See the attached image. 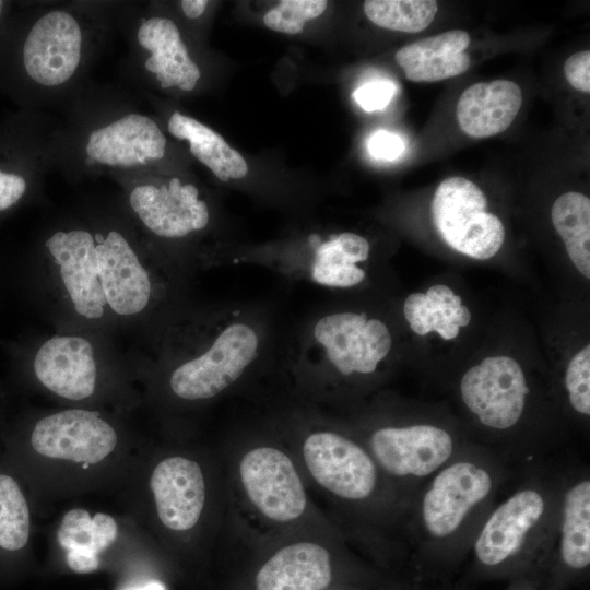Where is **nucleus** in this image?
Instances as JSON below:
<instances>
[{
    "mask_svg": "<svg viewBox=\"0 0 590 590\" xmlns=\"http://www.w3.org/2000/svg\"><path fill=\"white\" fill-rule=\"evenodd\" d=\"M288 328L262 302H233L196 317L167 346L172 392L185 401L209 400L257 369L283 364Z\"/></svg>",
    "mask_w": 590,
    "mask_h": 590,
    "instance_id": "1",
    "label": "nucleus"
},
{
    "mask_svg": "<svg viewBox=\"0 0 590 590\" xmlns=\"http://www.w3.org/2000/svg\"><path fill=\"white\" fill-rule=\"evenodd\" d=\"M392 346V334L381 319L322 304L288 328L282 365L303 376H368Z\"/></svg>",
    "mask_w": 590,
    "mask_h": 590,
    "instance_id": "2",
    "label": "nucleus"
},
{
    "mask_svg": "<svg viewBox=\"0 0 590 590\" xmlns=\"http://www.w3.org/2000/svg\"><path fill=\"white\" fill-rule=\"evenodd\" d=\"M300 246L232 251L223 263H253L284 280L304 282L329 290H349L367 279L361 263L370 257L369 241L353 232H310Z\"/></svg>",
    "mask_w": 590,
    "mask_h": 590,
    "instance_id": "3",
    "label": "nucleus"
},
{
    "mask_svg": "<svg viewBox=\"0 0 590 590\" xmlns=\"http://www.w3.org/2000/svg\"><path fill=\"white\" fill-rule=\"evenodd\" d=\"M482 189L463 177H449L435 190L433 222L452 249L479 260L494 257L505 240L500 219L486 211Z\"/></svg>",
    "mask_w": 590,
    "mask_h": 590,
    "instance_id": "4",
    "label": "nucleus"
},
{
    "mask_svg": "<svg viewBox=\"0 0 590 590\" xmlns=\"http://www.w3.org/2000/svg\"><path fill=\"white\" fill-rule=\"evenodd\" d=\"M467 408L491 428L507 429L520 420L530 392L519 363L489 356L471 367L460 382Z\"/></svg>",
    "mask_w": 590,
    "mask_h": 590,
    "instance_id": "5",
    "label": "nucleus"
},
{
    "mask_svg": "<svg viewBox=\"0 0 590 590\" xmlns=\"http://www.w3.org/2000/svg\"><path fill=\"white\" fill-rule=\"evenodd\" d=\"M115 428L96 412L62 410L38 420L31 446L39 456L80 464L105 460L117 447Z\"/></svg>",
    "mask_w": 590,
    "mask_h": 590,
    "instance_id": "6",
    "label": "nucleus"
},
{
    "mask_svg": "<svg viewBox=\"0 0 590 590\" xmlns=\"http://www.w3.org/2000/svg\"><path fill=\"white\" fill-rule=\"evenodd\" d=\"M306 465L314 479L346 499L368 497L377 480L373 459L356 442L332 430H317L303 445Z\"/></svg>",
    "mask_w": 590,
    "mask_h": 590,
    "instance_id": "7",
    "label": "nucleus"
},
{
    "mask_svg": "<svg viewBox=\"0 0 590 590\" xmlns=\"http://www.w3.org/2000/svg\"><path fill=\"white\" fill-rule=\"evenodd\" d=\"M492 487L491 474L472 461H457L442 468L422 500L424 529L435 539L452 535L470 511L488 496Z\"/></svg>",
    "mask_w": 590,
    "mask_h": 590,
    "instance_id": "8",
    "label": "nucleus"
},
{
    "mask_svg": "<svg viewBox=\"0 0 590 590\" xmlns=\"http://www.w3.org/2000/svg\"><path fill=\"white\" fill-rule=\"evenodd\" d=\"M239 474L249 499L266 517L285 522L304 512V486L292 460L281 450L251 449L240 461Z\"/></svg>",
    "mask_w": 590,
    "mask_h": 590,
    "instance_id": "9",
    "label": "nucleus"
},
{
    "mask_svg": "<svg viewBox=\"0 0 590 590\" xmlns=\"http://www.w3.org/2000/svg\"><path fill=\"white\" fill-rule=\"evenodd\" d=\"M97 276L106 307L119 316L145 310L157 287L129 241L117 231L94 235Z\"/></svg>",
    "mask_w": 590,
    "mask_h": 590,
    "instance_id": "10",
    "label": "nucleus"
},
{
    "mask_svg": "<svg viewBox=\"0 0 590 590\" xmlns=\"http://www.w3.org/2000/svg\"><path fill=\"white\" fill-rule=\"evenodd\" d=\"M82 31L68 12L50 11L31 27L23 45L27 75L43 86L67 82L81 61Z\"/></svg>",
    "mask_w": 590,
    "mask_h": 590,
    "instance_id": "11",
    "label": "nucleus"
},
{
    "mask_svg": "<svg viewBox=\"0 0 590 590\" xmlns=\"http://www.w3.org/2000/svg\"><path fill=\"white\" fill-rule=\"evenodd\" d=\"M129 203L144 226L165 239H182L204 231L210 224L208 203L194 185H182L177 177L167 185H140Z\"/></svg>",
    "mask_w": 590,
    "mask_h": 590,
    "instance_id": "12",
    "label": "nucleus"
},
{
    "mask_svg": "<svg viewBox=\"0 0 590 590\" xmlns=\"http://www.w3.org/2000/svg\"><path fill=\"white\" fill-rule=\"evenodd\" d=\"M371 451L379 464L394 476H426L453 452L450 434L433 425L382 427L370 437Z\"/></svg>",
    "mask_w": 590,
    "mask_h": 590,
    "instance_id": "13",
    "label": "nucleus"
},
{
    "mask_svg": "<svg viewBox=\"0 0 590 590\" xmlns=\"http://www.w3.org/2000/svg\"><path fill=\"white\" fill-rule=\"evenodd\" d=\"M545 511L543 495L521 489L500 504L482 527L475 543L477 563L486 569L504 567L522 548Z\"/></svg>",
    "mask_w": 590,
    "mask_h": 590,
    "instance_id": "14",
    "label": "nucleus"
},
{
    "mask_svg": "<svg viewBox=\"0 0 590 590\" xmlns=\"http://www.w3.org/2000/svg\"><path fill=\"white\" fill-rule=\"evenodd\" d=\"M46 246L75 312L88 320L102 318L106 304L98 283L94 235L86 229L58 231Z\"/></svg>",
    "mask_w": 590,
    "mask_h": 590,
    "instance_id": "15",
    "label": "nucleus"
},
{
    "mask_svg": "<svg viewBox=\"0 0 590 590\" xmlns=\"http://www.w3.org/2000/svg\"><path fill=\"white\" fill-rule=\"evenodd\" d=\"M33 369L39 382L68 400H84L94 393L97 364L92 343L79 335H54L37 350Z\"/></svg>",
    "mask_w": 590,
    "mask_h": 590,
    "instance_id": "16",
    "label": "nucleus"
},
{
    "mask_svg": "<svg viewBox=\"0 0 590 590\" xmlns=\"http://www.w3.org/2000/svg\"><path fill=\"white\" fill-rule=\"evenodd\" d=\"M150 486L166 528L187 531L196 526L205 500L204 477L196 461L180 456L163 459L151 474Z\"/></svg>",
    "mask_w": 590,
    "mask_h": 590,
    "instance_id": "17",
    "label": "nucleus"
},
{
    "mask_svg": "<svg viewBox=\"0 0 590 590\" xmlns=\"http://www.w3.org/2000/svg\"><path fill=\"white\" fill-rule=\"evenodd\" d=\"M333 579L329 552L312 542L290 544L257 571L255 590H327Z\"/></svg>",
    "mask_w": 590,
    "mask_h": 590,
    "instance_id": "18",
    "label": "nucleus"
},
{
    "mask_svg": "<svg viewBox=\"0 0 590 590\" xmlns=\"http://www.w3.org/2000/svg\"><path fill=\"white\" fill-rule=\"evenodd\" d=\"M521 104V90L512 81L475 83L462 92L457 104V119L468 135L488 138L512 123Z\"/></svg>",
    "mask_w": 590,
    "mask_h": 590,
    "instance_id": "19",
    "label": "nucleus"
},
{
    "mask_svg": "<svg viewBox=\"0 0 590 590\" xmlns=\"http://www.w3.org/2000/svg\"><path fill=\"white\" fill-rule=\"evenodd\" d=\"M470 40L465 31L451 30L403 46L394 57L408 80L441 81L469 69L471 58L465 49Z\"/></svg>",
    "mask_w": 590,
    "mask_h": 590,
    "instance_id": "20",
    "label": "nucleus"
},
{
    "mask_svg": "<svg viewBox=\"0 0 590 590\" xmlns=\"http://www.w3.org/2000/svg\"><path fill=\"white\" fill-rule=\"evenodd\" d=\"M116 520L103 512L91 515L82 508L64 514L57 530V540L66 554L69 568L87 574L101 564V554L117 539Z\"/></svg>",
    "mask_w": 590,
    "mask_h": 590,
    "instance_id": "21",
    "label": "nucleus"
},
{
    "mask_svg": "<svg viewBox=\"0 0 590 590\" xmlns=\"http://www.w3.org/2000/svg\"><path fill=\"white\" fill-rule=\"evenodd\" d=\"M168 131L189 141L190 153L222 181L241 179L248 174L245 158L217 132L198 120L175 111L168 120Z\"/></svg>",
    "mask_w": 590,
    "mask_h": 590,
    "instance_id": "22",
    "label": "nucleus"
},
{
    "mask_svg": "<svg viewBox=\"0 0 590 590\" xmlns=\"http://www.w3.org/2000/svg\"><path fill=\"white\" fill-rule=\"evenodd\" d=\"M559 557L569 570L582 571L590 564V481L585 479L564 496Z\"/></svg>",
    "mask_w": 590,
    "mask_h": 590,
    "instance_id": "23",
    "label": "nucleus"
},
{
    "mask_svg": "<svg viewBox=\"0 0 590 590\" xmlns=\"http://www.w3.org/2000/svg\"><path fill=\"white\" fill-rule=\"evenodd\" d=\"M438 10L434 0H368L364 2L366 16L377 26L417 33L433 22Z\"/></svg>",
    "mask_w": 590,
    "mask_h": 590,
    "instance_id": "24",
    "label": "nucleus"
},
{
    "mask_svg": "<svg viewBox=\"0 0 590 590\" xmlns=\"http://www.w3.org/2000/svg\"><path fill=\"white\" fill-rule=\"evenodd\" d=\"M31 532V515L19 483L0 473V547L14 552L25 547Z\"/></svg>",
    "mask_w": 590,
    "mask_h": 590,
    "instance_id": "25",
    "label": "nucleus"
},
{
    "mask_svg": "<svg viewBox=\"0 0 590 590\" xmlns=\"http://www.w3.org/2000/svg\"><path fill=\"white\" fill-rule=\"evenodd\" d=\"M554 228L568 248L590 250V199L569 191L558 197L552 205Z\"/></svg>",
    "mask_w": 590,
    "mask_h": 590,
    "instance_id": "26",
    "label": "nucleus"
},
{
    "mask_svg": "<svg viewBox=\"0 0 590 590\" xmlns=\"http://www.w3.org/2000/svg\"><path fill=\"white\" fill-rule=\"evenodd\" d=\"M327 5L324 0H283L264 14L263 23L275 32L299 34L306 22L320 16Z\"/></svg>",
    "mask_w": 590,
    "mask_h": 590,
    "instance_id": "27",
    "label": "nucleus"
},
{
    "mask_svg": "<svg viewBox=\"0 0 590 590\" xmlns=\"http://www.w3.org/2000/svg\"><path fill=\"white\" fill-rule=\"evenodd\" d=\"M565 385L571 406L582 415H590V345L582 347L569 362Z\"/></svg>",
    "mask_w": 590,
    "mask_h": 590,
    "instance_id": "28",
    "label": "nucleus"
},
{
    "mask_svg": "<svg viewBox=\"0 0 590 590\" xmlns=\"http://www.w3.org/2000/svg\"><path fill=\"white\" fill-rule=\"evenodd\" d=\"M397 88L390 81H374L358 87L353 96L366 111L384 109L393 97Z\"/></svg>",
    "mask_w": 590,
    "mask_h": 590,
    "instance_id": "29",
    "label": "nucleus"
},
{
    "mask_svg": "<svg viewBox=\"0 0 590 590\" xmlns=\"http://www.w3.org/2000/svg\"><path fill=\"white\" fill-rule=\"evenodd\" d=\"M568 83L576 90L590 92V51L582 50L571 55L564 66Z\"/></svg>",
    "mask_w": 590,
    "mask_h": 590,
    "instance_id": "30",
    "label": "nucleus"
},
{
    "mask_svg": "<svg viewBox=\"0 0 590 590\" xmlns=\"http://www.w3.org/2000/svg\"><path fill=\"white\" fill-rule=\"evenodd\" d=\"M368 150L378 160L393 161L401 155L404 144L399 135L379 130L370 137Z\"/></svg>",
    "mask_w": 590,
    "mask_h": 590,
    "instance_id": "31",
    "label": "nucleus"
},
{
    "mask_svg": "<svg viewBox=\"0 0 590 590\" xmlns=\"http://www.w3.org/2000/svg\"><path fill=\"white\" fill-rule=\"evenodd\" d=\"M26 181L24 177L0 170V211L14 205L24 194Z\"/></svg>",
    "mask_w": 590,
    "mask_h": 590,
    "instance_id": "32",
    "label": "nucleus"
},
{
    "mask_svg": "<svg viewBox=\"0 0 590 590\" xmlns=\"http://www.w3.org/2000/svg\"><path fill=\"white\" fill-rule=\"evenodd\" d=\"M185 15L189 19H197L202 15L208 5L206 0H182L180 2Z\"/></svg>",
    "mask_w": 590,
    "mask_h": 590,
    "instance_id": "33",
    "label": "nucleus"
},
{
    "mask_svg": "<svg viewBox=\"0 0 590 590\" xmlns=\"http://www.w3.org/2000/svg\"><path fill=\"white\" fill-rule=\"evenodd\" d=\"M453 321L459 327H465L471 321V311L468 307L461 305L458 309H455Z\"/></svg>",
    "mask_w": 590,
    "mask_h": 590,
    "instance_id": "34",
    "label": "nucleus"
},
{
    "mask_svg": "<svg viewBox=\"0 0 590 590\" xmlns=\"http://www.w3.org/2000/svg\"><path fill=\"white\" fill-rule=\"evenodd\" d=\"M131 590H165L164 586L160 582H150L143 587Z\"/></svg>",
    "mask_w": 590,
    "mask_h": 590,
    "instance_id": "35",
    "label": "nucleus"
},
{
    "mask_svg": "<svg viewBox=\"0 0 590 590\" xmlns=\"http://www.w3.org/2000/svg\"><path fill=\"white\" fill-rule=\"evenodd\" d=\"M196 84H197V82H194V81H187V82L180 84L178 87L180 90H182V91L188 92V91H192L194 88Z\"/></svg>",
    "mask_w": 590,
    "mask_h": 590,
    "instance_id": "36",
    "label": "nucleus"
},
{
    "mask_svg": "<svg viewBox=\"0 0 590 590\" xmlns=\"http://www.w3.org/2000/svg\"><path fill=\"white\" fill-rule=\"evenodd\" d=\"M2 8H3V1H0V14L2 12Z\"/></svg>",
    "mask_w": 590,
    "mask_h": 590,
    "instance_id": "37",
    "label": "nucleus"
},
{
    "mask_svg": "<svg viewBox=\"0 0 590 590\" xmlns=\"http://www.w3.org/2000/svg\"><path fill=\"white\" fill-rule=\"evenodd\" d=\"M517 590H535V589H531V588H519Z\"/></svg>",
    "mask_w": 590,
    "mask_h": 590,
    "instance_id": "38",
    "label": "nucleus"
}]
</instances>
